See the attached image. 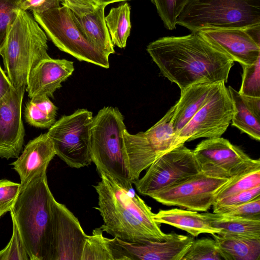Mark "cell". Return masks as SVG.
I'll use <instances>...</instances> for the list:
<instances>
[{"label": "cell", "instance_id": "6da1fadb", "mask_svg": "<svg viewBox=\"0 0 260 260\" xmlns=\"http://www.w3.org/2000/svg\"><path fill=\"white\" fill-rule=\"evenodd\" d=\"M147 51L162 75L182 92L200 82H228L234 61L197 32L160 38Z\"/></svg>", "mask_w": 260, "mask_h": 260}, {"label": "cell", "instance_id": "7a4b0ae2", "mask_svg": "<svg viewBox=\"0 0 260 260\" xmlns=\"http://www.w3.org/2000/svg\"><path fill=\"white\" fill-rule=\"evenodd\" d=\"M93 187L103 232L123 241H163L172 234L164 233L153 219L151 208L137 194L130 181L119 180L101 173Z\"/></svg>", "mask_w": 260, "mask_h": 260}, {"label": "cell", "instance_id": "3957f363", "mask_svg": "<svg viewBox=\"0 0 260 260\" xmlns=\"http://www.w3.org/2000/svg\"><path fill=\"white\" fill-rule=\"evenodd\" d=\"M47 169L34 174L20 185L10 210L30 260H50L51 241V201Z\"/></svg>", "mask_w": 260, "mask_h": 260}, {"label": "cell", "instance_id": "277c9868", "mask_svg": "<svg viewBox=\"0 0 260 260\" xmlns=\"http://www.w3.org/2000/svg\"><path fill=\"white\" fill-rule=\"evenodd\" d=\"M47 50L45 32L28 13L19 10L0 54L14 88L26 87L31 70L50 57Z\"/></svg>", "mask_w": 260, "mask_h": 260}, {"label": "cell", "instance_id": "5b68a950", "mask_svg": "<svg viewBox=\"0 0 260 260\" xmlns=\"http://www.w3.org/2000/svg\"><path fill=\"white\" fill-rule=\"evenodd\" d=\"M177 24L192 32L260 24V0H190Z\"/></svg>", "mask_w": 260, "mask_h": 260}, {"label": "cell", "instance_id": "8992f818", "mask_svg": "<svg viewBox=\"0 0 260 260\" xmlns=\"http://www.w3.org/2000/svg\"><path fill=\"white\" fill-rule=\"evenodd\" d=\"M125 129L123 115L117 107H104L93 117L89 147L99 174L103 173L114 179L130 181L122 150Z\"/></svg>", "mask_w": 260, "mask_h": 260}, {"label": "cell", "instance_id": "52a82bcc", "mask_svg": "<svg viewBox=\"0 0 260 260\" xmlns=\"http://www.w3.org/2000/svg\"><path fill=\"white\" fill-rule=\"evenodd\" d=\"M35 20L61 51L80 61L102 68L110 67L109 56L94 47L86 39L75 20L73 13L65 6L41 14L33 13Z\"/></svg>", "mask_w": 260, "mask_h": 260}, {"label": "cell", "instance_id": "ba28073f", "mask_svg": "<svg viewBox=\"0 0 260 260\" xmlns=\"http://www.w3.org/2000/svg\"><path fill=\"white\" fill-rule=\"evenodd\" d=\"M92 112L79 109L62 116L47 133L57 155L69 167L80 169L92 162L89 147Z\"/></svg>", "mask_w": 260, "mask_h": 260}, {"label": "cell", "instance_id": "9c48e42d", "mask_svg": "<svg viewBox=\"0 0 260 260\" xmlns=\"http://www.w3.org/2000/svg\"><path fill=\"white\" fill-rule=\"evenodd\" d=\"M147 169L132 183L140 193L149 197L201 172L193 150L184 145L161 155Z\"/></svg>", "mask_w": 260, "mask_h": 260}, {"label": "cell", "instance_id": "30bf717a", "mask_svg": "<svg viewBox=\"0 0 260 260\" xmlns=\"http://www.w3.org/2000/svg\"><path fill=\"white\" fill-rule=\"evenodd\" d=\"M201 172L222 178H231L249 170L260 167L259 159L250 158L228 140L208 138L193 150Z\"/></svg>", "mask_w": 260, "mask_h": 260}, {"label": "cell", "instance_id": "8fae6325", "mask_svg": "<svg viewBox=\"0 0 260 260\" xmlns=\"http://www.w3.org/2000/svg\"><path fill=\"white\" fill-rule=\"evenodd\" d=\"M213 177L202 172L152 194L150 198L166 206L194 211H206L231 178Z\"/></svg>", "mask_w": 260, "mask_h": 260}, {"label": "cell", "instance_id": "7c38bea8", "mask_svg": "<svg viewBox=\"0 0 260 260\" xmlns=\"http://www.w3.org/2000/svg\"><path fill=\"white\" fill-rule=\"evenodd\" d=\"M233 113L228 89L221 82L209 100L180 131L178 146L198 138L220 137L231 122Z\"/></svg>", "mask_w": 260, "mask_h": 260}, {"label": "cell", "instance_id": "4fadbf2b", "mask_svg": "<svg viewBox=\"0 0 260 260\" xmlns=\"http://www.w3.org/2000/svg\"><path fill=\"white\" fill-rule=\"evenodd\" d=\"M50 260H81L87 235L79 220L53 197L51 201Z\"/></svg>", "mask_w": 260, "mask_h": 260}, {"label": "cell", "instance_id": "5bb4252c", "mask_svg": "<svg viewBox=\"0 0 260 260\" xmlns=\"http://www.w3.org/2000/svg\"><path fill=\"white\" fill-rule=\"evenodd\" d=\"M197 32L242 67L251 65L260 57V24Z\"/></svg>", "mask_w": 260, "mask_h": 260}, {"label": "cell", "instance_id": "9a60e30c", "mask_svg": "<svg viewBox=\"0 0 260 260\" xmlns=\"http://www.w3.org/2000/svg\"><path fill=\"white\" fill-rule=\"evenodd\" d=\"M26 87L13 88L0 102V157L17 158L22 148L25 129L21 117Z\"/></svg>", "mask_w": 260, "mask_h": 260}, {"label": "cell", "instance_id": "2e32d148", "mask_svg": "<svg viewBox=\"0 0 260 260\" xmlns=\"http://www.w3.org/2000/svg\"><path fill=\"white\" fill-rule=\"evenodd\" d=\"M116 239L124 260H182L194 240L192 236L175 233L161 241L129 242Z\"/></svg>", "mask_w": 260, "mask_h": 260}, {"label": "cell", "instance_id": "e0dca14e", "mask_svg": "<svg viewBox=\"0 0 260 260\" xmlns=\"http://www.w3.org/2000/svg\"><path fill=\"white\" fill-rule=\"evenodd\" d=\"M74 69L73 62L65 59L50 57L41 60L29 75L26 86L28 97L53 98L55 91L72 75Z\"/></svg>", "mask_w": 260, "mask_h": 260}, {"label": "cell", "instance_id": "ac0fdd59", "mask_svg": "<svg viewBox=\"0 0 260 260\" xmlns=\"http://www.w3.org/2000/svg\"><path fill=\"white\" fill-rule=\"evenodd\" d=\"M55 155L53 143L47 133L30 140L16 160L11 164L20 177V185L26 183L36 173L47 169Z\"/></svg>", "mask_w": 260, "mask_h": 260}, {"label": "cell", "instance_id": "d6986e66", "mask_svg": "<svg viewBox=\"0 0 260 260\" xmlns=\"http://www.w3.org/2000/svg\"><path fill=\"white\" fill-rule=\"evenodd\" d=\"M220 83H198L181 92L180 99L175 104L173 120L177 137L180 131L209 100Z\"/></svg>", "mask_w": 260, "mask_h": 260}, {"label": "cell", "instance_id": "ffe728a7", "mask_svg": "<svg viewBox=\"0 0 260 260\" xmlns=\"http://www.w3.org/2000/svg\"><path fill=\"white\" fill-rule=\"evenodd\" d=\"M228 89L234 108L232 125L253 139L259 141L260 97L242 95L231 86Z\"/></svg>", "mask_w": 260, "mask_h": 260}, {"label": "cell", "instance_id": "44dd1931", "mask_svg": "<svg viewBox=\"0 0 260 260\" xmlns=\"http://www.w3.org/2000/svg\"><path fill=\"white\" fill-rule=\"evenodd\" d=\"M105 7L101 5L93 12L82 15L72 12L78 27L88 41L97 49L109 56L115 51L105 22Z\"/></svg>", "mask_w": 260, "mask_h": 260}, {"label": "cell", "instance_id": "7402d4cb", "mask_svg": "<svg viewBox=\"0 0 260 260\" xmlns=\"http://www.w3.org/2000/svg\"><path fill=\"white\" fill-rule=\"evenodd\" d=\"M153 218L158 224L173 226L187 232L193 237L203 233L214 235L221 231L211 226L202 213L189 210L177 208L160 210L154 213Z\"/></svg>", "mask_w": 260, "mask_h": 260}, {"label": "cell", "instance_id": "603a6c76", "mask_svg": "<svg viewBox=\"0 0 260 260\" xmlns=\"http://www.w3.org/2000/svg\"><path fill=\"white\" fill-rule=\"evenodd\" d=\"M212 236L223 259H260V238L223 234Z\"/></svg>", "mask_w": 260, "mask_h": 260}, {"label": "cell", "instance_id": "cb8c5ba5", "mask_svg": "<svg viewBox=\"0 0 260 260\" xmlns=\"http://www.w3.org/2000/svg\"><path fill=\"white\" fill-rule=\"evenodd\" d=\"M175 108L176 105L171 107L162 118L154 125L143 132L145 138L158 157L178 147L177 136L173 125Z\"/></svg>", "mask_w": 260, "mask_h": 260}, {"label": "cell", "instance_id": "d4e9b609", "mask_svg": "<svg viewBox=\"0 0 260 260\" xmlns=\"http://www.w3.org/2000/svg\"><path fill=\"white\" fill-rule=\"evenodd\" d=\"M202 214L211 226L221 230L218 234L260 238V220L213 212H206Z\"/></svg>", "mask_w": 260, "mask_h": 260}, {"label": "cell", "instance_id": "484cf974", "mask_svg": "<svg viewBox=\"0 0 260 260\" xmlns=\"http://www.w3.org/2000/svg\"><path fill=\"white\" fill-rule=\"evenodd\" d=\"M81 260H123L115 238H106L100 228L87 235L83 246Z\"/></svg>", "mask_w": 260, "mask_h": 260}, {"label": "cell", "instance_id": "4316f807", "mask_svg": "<svg viewBox=\"0 0 260 260\" xmlns=\"http://www.w3.org/2000/svg\"><path fill=\"white\" fill-rule=\"evenodd\" d=\"M131 7L124 3L111 9L105 17L106 24L114 46L124 48L126 45L132 27Z\"/></svg>", "mask_w": 260, "mask_h": 260}, {"label": "cell", "instance_id": "83f0119b", "mask_svg": "<svg viewBox=\"0 0 260 260\" xmlns=\"http://www.w3.org/2000/svg\"><path fill=\"white\" fill-rule=\"evenodd\" d=\"M57 107L47 96L31 98L24 110L26 122L31 126L49 128L56 121Z\"/></svg>", "mask_w": 260, "mask_h": 260}, {"label": "cell", "instance_id": "f1b7e54d", "mask_svg": "<svg viewBox=\"0 0 260 260\" xmlns=\"http://www.w3.org/2000/svg\"><path fill=\"white\" fill-rule=\"evenodd\" d=\"M260 186V167L233 177L217 196L216 201Z\"/></svg>", "mask_w": 260, "mask_h": 260}, {"label": "cell", "instance_id": "f546056e", "mask_svg": "<svg viewBox=\"0 0 260 260\" xmlns=\"http://www.w3.org/2000/svg\"><path fill=\"white\" fill-rule=\"evenodd\" d=\"M223 260L214 239L194 240L182 260Z\"/></svg>", "mask_w": 260, "mask_h": 260}, {"label": "cell", "instance_id": "4dcf8cb0", "mask_svg": "<svg viewBox=\"0 0 260 260\" xmlns=\"http://www.w3.org/2000/svg\"><path fill=\"white\" fill-rule=\"evenodd\" d=\"M165 27L169 30L176 28L177 18L190 0H152Z\"/></svg>", "mask_w": 260, "mask_h": 260}, {"label": "cell", "instance_id": "1f68e13d", "mask_svg": "<svg viewBox=\"0 0 260 260\" xmlns=\"http://www.w3.org/2000/svg\"><path fill=\"white\" fill-rule=\"evenodd\" d=\"M242 68L239 92L243 95L260 97V57L252 64L242 66Z\"/></svg>", "mask_w": 260, "mask_h": 260}, {"label": "cell", "instance_id": "d6a6232c", "mask_svg": "<svg viewBox=\"0 0 260 260\" xmlns=\"http://www.w3.org/2000/svg\"><path fill=\"white\" fill-rule=\"evenodd\" d=\"M213 213L225 215L260 220V197L249 202L213 209Z\"/></svg>", "mask_w": 260, "mask_h": 260}, {"label": "cell", "instance_id": "836d02e7", "mask_svg": "<svg viewBox=\"0 0 260 260\" xmlns=\"http://www.w3.org/2000/svg\"><path fill=\"white\" fill-rule=\"evenodd\" d=\"M13 233L7 246L0 251V260H28V253L13 216Z\"/></svg>", "mask_w": 260, "mask_h": 260}, {"label": "cell", "instance_id": "e575fe53", "mask_svg": "<svg viewBox=\"0 0 260 260\" xmlns=\"http://www.w3.org/2000/svg\"><path fill=\"white\" fill-rule=\"evenodd\" d=\"M20 0H0V54L10 27L16 19Z\"/></svg>", "mask_w": 260, "mask_h": 260}, {"label": "cell", "instance_id": "d590c367", "mask_svg": "<svg viewBox=\"0 0 260 260\" xmlns=\"http://www.w3.org/2000/svg\"><path fill=\"white\" fill-rule=\"evenodd\" d=\"M20 183L0 180V217L10 211L18 193Z\"/></svg>", "mask_w": 260, "mask_h": 260}, {"label": "cell", "instance_id": "8d00e7d4", "mask_svg": "<svg viewBox=\"0 0 260 260\" xmlns=\"http://www.w3.org/2000/svg\"><path fill=\"white\" fill-rule=\"evenodd\" d=\"M258 197H260V186L216 201L212 205L213 209L244 203Z\"/></svg>", "mask_w": 260, "mask_h": 260}, {"label": "cell", "instance_id": "74e56055", "mask_svg": "<svg viewBox=\"0 0 260 260\" xmlns=\"http://www.w3.org/2000/svg\"><path fill=\"white\" fill-rule=\"evenodd\" d=\"M63 3V0H20L18 9L22 11L29 10L33 13L41 14L59 7Z\"/></svg>", "mask_w": 260, "mask_h": 260}, {"label": "cell", "instance_id": "f35d334b", "mask_svg": "<svg viewBox=\"0 0 260 260\" xmlns=\"http://www.w3.org/2000/svg\"><path fill=\"white\" fill-rule=\"evenodd\" d=\"M62 5L78 15L91 13L101 5L96 0H63Z\"/></svg>", "mask_w": 260, "mask_h": 260}, {"label": "cell", "instance_id": "ab89813d", "mask_svg": "<svg viewBox=\"0 0 260 260\" xmlns=\"http://www.w3.org/2000/svg\"><path fill=\"white\" fill-rule=\"evenodd\" d=\"M13 88L12 85L0 65V102L3 100Z\"/></svg>", "mask_w": 260, "mask_h": 260}, {"label": "cell", "instance_id": "60d3db41", "mask_svg": "<svg viewBox=\"0 0 260 260\" xmlns=\"http://www.w3.org/2000/svg\"><path fill=\"white\" fill-rule=\"evenodd\" d=\"M100 4L106 6L111 3L130 0H96Z\"/></svg>", "mask_w": 260, "mask_h": 260}]
</instances>
